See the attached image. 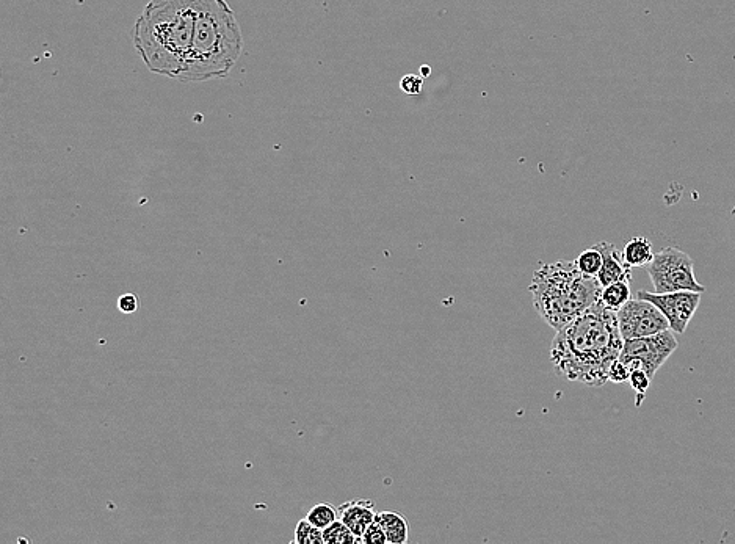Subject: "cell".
Instances as JSON below:
<instances>
[{"label": "cell", "mask_w": 735, "mask_h": 544, "mask_svg": "<svg viewBox=\"0 0 735 544\" xmlns=\"http://www.w3.org/2000/svg\"><path fill=\"white\" fill-rule=\"evenodd\" d=\"M623 345L616 312L598 302L557 331L551 363L558 377L601 388L609 383L610 367Z\"/></svg>", "instance_id": "obj_1"}, {"label": "cell", "mask_w": 735, "mask_h": 544, "mask_svg": "<svg viewBox=\"0 0 735 544\" xmlns=\"http://www.w3.org/2000/svg\"><path fill=\"white\" fill-rule=\"evenodd\" d=\"M198 0H151L135 22L134 44L149 71L182 82L195 33Z\"/></svg>", "instance_id": "obj_2"}, {"label": "cell", "mask_w": 735, "mask_h": 544, "mask_svg": "<svg viewBox=\"0 0 735 544\" xmlns=\"http://www.w3.org/2000/svg\"><path fill=\"white\" fill-rule=\"evenodd\" d=\"M243 51L242 30L226 0H198L189 65L182 82L223 79Z\"/></svg>", "instance_id": "obj_3"}, {"label": "cell", "mask_w": 735, "mask_h": 544, "mask_svg": "<svg viewBox=\"0 0 735 544\" xmlns=\"http://www.w3.org/2000/svg\"><path fill=\"white\" fill-rule=\"evenodd\" d=\"M533 308L555 331L601 302L598 278L583 275L576 261L541 265L529 286Z\"/></svg>", "instance_id": "obj_4"}, {"label": "cell", "mask_w": 735, "mask_h": 544, "mask_svg": "<svg viewBox=\"0 0 735 544\" xmlns=\"http://www.w3.org/2000/svg\"><path fill=\"white\" fill-rule=\"evenodd\" d=\"M646 270L657 294L681 291L701 292V294L706 292V287L696 280L695 262L679 248H663L654 254V259Z\"/></svg>", "instance_id": "obj_5"}, {"label": "cell", "mask_w": 735, "mask_h": 544, "mask_svg": "<svg viewBox=\"0 0 735 544\" xmlns=\"http://www.w3.org/2000/svg\"><path fill=\"white\" fill-rule=\"evenodd\" d=\"M678 349V339L673 331L646 336V338L624 341L620 360L630 370L643 369L649 377H656L657 370L667 363L668 358Z\"/></svg>", "instance_id": "obj_6"}, {"label": "cell", "mask_w": 735, "mask_h": 544, "mask_svg": "<svg viewBox=\"0 0 735 544\" xmlns=\"http://www.w3.org/2000/svg\"><path fill=\"white\" fill-rule=\"evenodd\" d=\"M621 336L624 341L646 338L670 330V323L663 312L643 298H630L629 302L616 312Z\"/></svg>", "instance_id": "obj_7"}, {"label": "cell", "mask_w": 735, "mask_h": 544, "mask_svg": "<svg viewBox=\"0 0 735 544\" xmlns=\"http://www.w3.org/2000/svg\"><path fill=\"white\" fill-rule=\"evenodd\" d=\"M637 297L656 305L663 312V316L667 317L670 330L676 334L685 333L688 323L692 322L701 303V292L692 291L668 292V294L638 291Z\"/></svg>", "instance_id": "obj_8"}, {"label": "cell", "mask_w": 735, "mask_h": 544, "mask_svg": "<svg viewBox=\"0 0 735 544\" xmlns=\"http://www.w3.org/2000/svg\"><path fill=\"white\" fill-rule=\"evenodd\" d=\"M337 512H339V519L342 523L358 537L359 543L367 527L375 521L378 515L377 507L369 499L345 502Z\"/></svg>", "instance_id": "obj_9"}, {"label": "cell", "mask_w": 735, "mask_h": 544, "mask_svg": "<svg viewBox=\"0 0 735 544\" xmlns=\"http://www.w3.org/2000/svg\"><path fill=\"white\" fill-rule=\"evenodd\" d=\"M599 248L602 251V262L601 270H599L598 278L599 284L602 289L609 284L616 283V281H630L632 280V273H630L629 265L624 262L623 253L610 242H599Z\"/></svg>", "instance_id": "obj_10"}, {"label": "cell", "mask_w": 735, "mask_h": 544, "mask_svg": "<svg viewBox=\"0 0 735 544\" xmlns=\"http://www.w3.org/2000/svg\"><path fill=\"white\" fill-rule=\"evenodd\" d=\"M654 250H652L651 240L646 237H634L624 245L623 259L630 269H641L648 267L654 259Z\"/></svg>", "instance_id": "obj_11"}, {"label": "cell", "mask_w": 735, "mask_h": 544, "mask_svg": "<svg viewBox=\"0 0 735 544\" xmlns=\"http://www.w3.org/2000/svg\"><path fill=\"white\" fill-rule=\"evenodd\" d=\"M383 526L389 544H405L410 540V524L408 519L397 512H381L377 515Z\"/></svg>", "instance_id": "obj_12"}, {"label": "cell", "mask_w": 735, "mask_h": 544, "mask_svg": "<svg viewBox=\"0 0 735 544\" xmlns=\"http://www.w3.org/2000/svg\"><path fill=\"white\" fill-rule=\"evenodd\" d=\"M632 298L630 281H616L605 286L601 292V303L610 311L618 312Z\"/></svg>", "instance_id": "obj_13"}, {"label": "cell", "mask_w": 735, "mask_h": 544, "mask_svg": "<svg viewBox=\"0 0 735 544\" xmlns=\"http://www.w3.org/2000/svg\"><path fill=\"white\" fill-rule=\"evenodd\" d=\"M602 262H604V258H602V251L599 245H594V247L582 251L576 259V264L580 272L583 275L591 276V278L598 276Z\"/></svg>", "instance_id": "obj_14"}, {"label": "cell", "mask_w": 735, "mask_h": 544, "mask_svg": "<svg viewBox=\"0 0 735 544\" xmlns=\"http://www.w3.org/2000/svg\"><path fill=\"white\" fill-rule=\"evenodd\" d=\"M323 541L325 544L359 543L358 537L342 523L341 519H337L331 526L323 529Z\"/></svg>", "instance_id": "obj_15"}, {"label": "cell", "mask_w": 735, "mask_h": 544, "mask_svg": "<svg viewBox=\"0 0 735 544\" xmlns=\"http://www.w3.org/2000/svg\"><path fill=\"white\" fill-rule=\"evenodd\" d=\"M306 518L319 529H326L339 519V512L331 504H317L309 510Z\"/></svg>", "instance_id": "obj_16"}, {"label": "cell", "mask_w": 735, "mask_h": 544, "mask_svg": "<svg viewBox=\"0 0 735 544\" xmlns=\"http://www.w3.org/2000/svg\"><path fill=\"white\" fill-rule=\"evenodd\" d=\"M294 543L297 544H325L323 541V530L309 521L308 518L301 519L295 529Z\"/></svg>", "instance_id": "obj_17"}, {"label": "cell", "mask_w": 735, "mask_h": 544, "mask_svg": "<svg viewBox=\"0 0 735 544\" xmlns=\"http://www.w3.org/2000/svg\"><path fill=\"white\" fill-rule=\"evenodd\" d=\"M651 380L652 378L643 369H634L630 372L629 383L637 394V407H640L641 402L645 400Z\"/></svg>", "instance_id": "obj_18"}, {"label": "cell", "mask_w": 735, "mask_h": 544, "mask_svg": "<svg viewBox=\"0 0 735 544\" xmlns=\"http://www.w3.org/2000/svg\"><path fill=\"white\" fill-rule=\"evenodd\" d=\"M361 543H366V544H386L388 543V537H386V532H384L383 526H381L380 521H378L377 518H375V521H373V523L370 524L369 527H367L366 532H364L363 537H361Z\"/></svg>", "instance_id": "obj_19"}, {"label": "cell", "mask_w": 735, "mask_h": 544, "mask_svg": "<svg viewBox=\"0 0 735 544\" xmlns=\"http://www.w3.org/2000/svg\"><path fill=\"white\" fill-rule=\"evenodd\" d=\"M424 88V77L417 74H406L400 80V90L408 96H416L422 93Z\"/></svg>", "instance_id": "obj_20"}, {"label": "cell", "mask_w": 735, "mask_h": 544, "mask_svg": "<svg viewBox=\"0 0 735 544\" xmlns=\"http://www.w3.org/2000/svg\"><path fill=\"white\" fill-rule=\"evenodd\" d=\"M630 372L632 370L618 358L615 363L612 364L609 370V381L620 385V383H629Z\"/></svg>", "instance_id": "obj_21"}, {"label": "cell", "mask_w": 735, "mask_h": 544, "mask_svg": "<svg viewBox=\"0 0 735 544\" xmlns=\"http://www.w3.org/2000/svg\"><path fill=\"white\" fill-rule=\"evenodd\" d=\"M118 309L123 314H134L140 309V298L135 294H123L118 298Z\"/></svg>", "instance_id": "obj_22"}, {"label": "cell", "mask_w": 735, "mask_h": 544, "mask_svg": "<svg viewBox=\"0 0 735 544\" xmlns=\"http://www.w3.org/2000/svg\"><path fill=\"white\" fill-rule=\"evenodd\" d=\"M431 74V68L430 66L424 65L422 68H420V76L424 77V79H427L428 76Z\"/></svg>", "instance_id": "obj_23"}]
</instances>
